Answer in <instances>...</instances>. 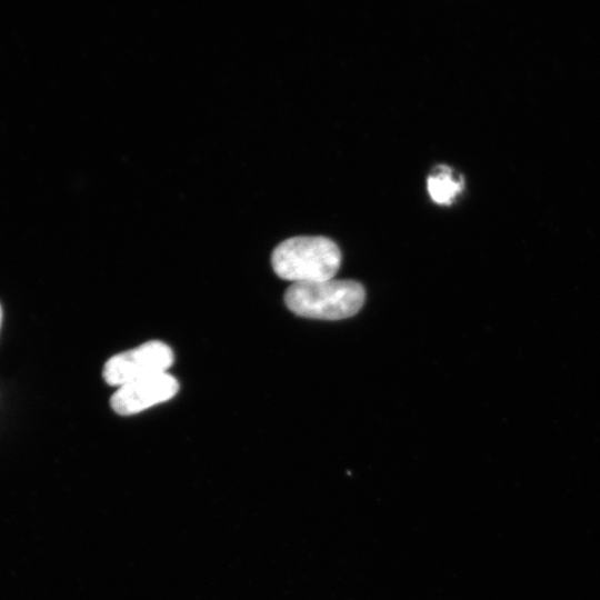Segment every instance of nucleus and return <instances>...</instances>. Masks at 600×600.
<instances>
[{
	"label": "nucleus",
	"instance_id": "obj_5",
	"mask_svg": "<svg viewBox=\"0 0 600 600\" xmlns=\"http://www.w3.org/2000/svg\"><path fill=\"white\" fill-rule=\"evenodd\" d=\"M462 180H456L448 167L440 166L438 171L427 180L430 198L439 204H449L462 190Z\"/></svg>",
	"mask_w": 600,
	"mask_h": 600
},
{
	"label": "nucleus",
	"instance_id": "obj_4",
	"mask_svg": "<svg viewBox=\"0 0 600 600\" xmlns=\"http://www.w3.org/2000/svg\"><path fill=\"white\" fill-rule=\"evenodd\" d=\"M179 390L177 379L168 372L147 377L117 389L111 408L121 416H131L173 398Z\"/></svg>",
	"mask_w": 600,
	"mask_h": 600
},
{
	"label": "nucleus",
	"instance_id": "obj_3",
	"mask_svg": "<svg viewBox=\"0 0 600 600\" xmlns=\"http://www.w3.org/2000/svg\"><path fill=\"white\" fill-rule=\"evenodd\" d=\"M174 360L173 351L162 341L152 340L112 356L103 367V379L110 386L123 384L167 372Z\"/></svg>",
	"mask_w": 600,
	"mask_h": 600
},
{
	"label": "nucleus",
	"instance_id": "obj_2",
	"mask_svg": "<svg viewBox=\"0 0 600 600\" xmlns=\"http://www.w3.org/2000/svg\"><path fill=\"white\" fill-rule=\"evenodd\" d=\"M366 298L364 288L353 280H323L292 283L284 302L294 314L321 320L354 316Z\"/></svg>",
	"mask_w": 600,
	"mask_h": 600
},
{
	"label": "nucleus",
	"instance_id": "obj_1",
	"mask_svg": "<svg viewBox=\"0 0 600 600\" xmlns=\"http://www.w3.org/2000/svg\"><path fill=\"white\" fill-rule=\"evenodd\" d=\"M278 277L296 282L333 279L341 263L334 241L321 236H299L279 243L271 256Z\"/></svg>",
	"mask_w": 600,
	"mask_h": 600
},
{
	"label": "nucleus",
	"instance_id": "obj_6",
	"mask_svg": "<svg viewBox=\"0 0 600 600\" xmlns=\"http://www.w3.org/2000/svg\"><path fill=\"white\" fill-rule=\"evenodd\" d=\"M0 323H1V307H0Z\"/></svg>",
	"mask_w": 600,
	"mask_h": 600
}]
</instances>
